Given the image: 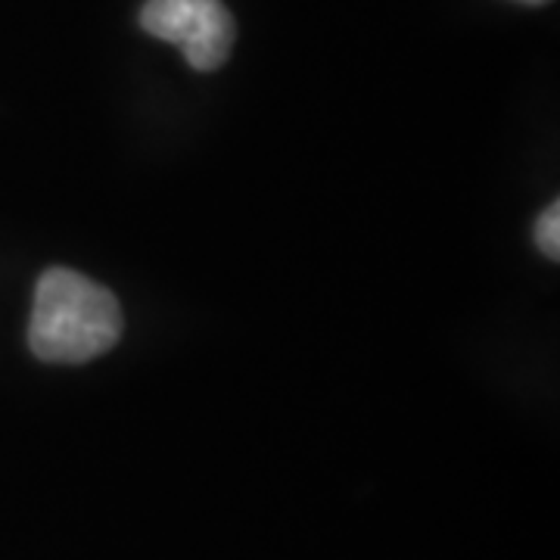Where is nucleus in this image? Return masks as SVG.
<instances>
[{
    "instance_id": "20e7f679",
    "label": "nucleus",
    "mask_w": 560,
    "mask_h": 560,
    "mask_svg": "<svg viewBox=\"0 0 560 560\" xmlns=\"http://www.w3.org/2000/svg\"><path fill=\"white\" fill-rule=\"evenodd\" d=\"M517 3H533L536 7V3H548V0H517Z\"/></svg>"
},
{
    "instance_id": "7ed1b4c3",
    "label": "nucleus",
    "mask_w": 560,
    "mask_h": 560,
    "mask_svg": "<svg viewBox=\"0 0 560 560\" xmlns=\"http://www.w3.org/2000/svg\"><path fill=\"white\" fill-rule=\"evenodd\" d=\"M536 241L545 256L558 259L560 256V209L558 202H551L545 212H541L539 224H536Z\"/></svg>"
},
{
    "instance_id": "f03ea898",
    "label": "nucleus",
    "mask_w": 560,
    "mask_h": 560,
    "mask_svg": "<svg viewBox=\"0 0 560 560\" xmlns=\"http://www.w3.org/2000/svg\"><path fill=\"white\" fill-rule=\"evenodd\" d=\"M140 25L153 38L178 44L197 72L224 66L237 38L234 16L221 0H147Z\"/></svg>"
},
{
    "instance_id": "f257e3e1",
    "label": "nucleus",
    "mask_w": 560,
    "mask_h": 560,
    "mask_svg": "<svg viewBox=\"0 0 560 560\" xmlns=\"http://www.w3.org/2000/svg\"><path fill=\"white\" fill-rule=\"evenodd\" d=\"M119 337V300L106 287L69 268L40 275L28 320V346L40 361L84 364L109 352Z\"/></svg>"
}]
</instances>
